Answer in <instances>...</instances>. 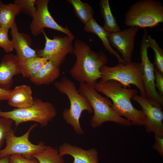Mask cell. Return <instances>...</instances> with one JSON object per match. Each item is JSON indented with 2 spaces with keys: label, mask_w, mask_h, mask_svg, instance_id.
<instances>
[{
  "label": "cell",
  "mask_w": 163,
  "mask_h": 163,
  "mask_svg": "<svg viewBox=\"0 0 163 163\" xmlns=\"http://www.w3.org/2000/svg\"><path fill=\"white\" fill-rule=\"evenodd\" d=\"M10 163H40L36 158H26L20 155H14L10 156Z\"/></svg>",
  "instance_id": "cell-30"
},
{
  "label": "cell",
  "mask_w": 163,
  "mask_h": 163,
  "mask_svg": "<svg viewBox=\"0 0 163 163\" xmlns=\"http://www.w3.org/2000/svg\"><path fill=\"white\" fill-rule=\"evenodd\" d=\"M54 87L61 93L66 95L70 103L69 108L65 109L62 113L66 123L73 128L75 133L82 135L84 133L80 123L82 113L87 111L90 114L93 113L91 106L87 99L80 94L75 83L65 76L59 81L54 83Z\"/></svg>",
  "instance_id": "cell-4"
},
{
  "label": "cell",
  "mask_w": 163,
  "mask_h": 163,
  "mask_svg": "<svg viewBox=\"0 0 163 163\" xmlns=\"http://www.w3.org/2000/svg\"><path fill=\"white\" fill-rule=\"evenodd\" d=\"M35 0H15L14 3L19 8L21 12L33 17L37 8L35 6Z\"/></svg>",
  "instance_id": "cell-26"
},
{
  "label": "cell",
  "mask_w": 163,
  "mask_h": 163,
  "mask_svg": "<svg viewBox=\"0 0 163 163\" xmlns=\"http://www.w3.org/2000/svg\"><path fill=\"white\" fill-rule=\"evenodd\" d=\"M1 27V24H0V28Z\"/></svg>",
  "instance_id": "cell-34"
},
{
  "label": "cell",
  "mask_w": 163,
  "mask_h": 163,
  "mask_svg": "<svg viewBox=\"0 0 163 163\" xmlns=\"http://www.w3.org/2000/svg\"><path fill=\"white\" fill-rule=\"evenodd\" d=\"M155 142L153 148L158 152L162 156H163V136L155 135Z\"/></svg>",
  "instance_id": "cell-31"
},
{
  "label": "cell",
  "mask_w": 163,
  "mask_h": 163,
  "mask_svg": "<svg viewBox=\"0 0 163 163\" xmlns=\"http://www.w3.org/2000/svg\"><path fill=\"white\" fill-rule=\"evenodd\" d=\"M10 29L11 43L14 49L16 51V55L18 60L23 62L30 58L38 57L36 51L30 47V38L19 31L15 21Z\"/></svg>",
  "instance_id": "cell-14"
},
{
  "label": "cell",
  "mask_w": 163,
  "mask_h": 163,
  "mask_svg": "<svg viewBox=\"0 0 163 163\" xmlns=\"http://www.w3.org/2000/svg\"><path fill=\"white\" fill-rule=\"evenodd\" d=\"M37 125V123L32 125L25 133L19 136H16L14 130L11 129L5 138L6 145L0 150V158L14 155H20L28 159L34 158V155L46 146L43 142L34 144L29 140L31 132Z\"/></svg>",
  "instance_id": "cell-8"
},
{
  "label": "cell",
  "mask_w": 163,
  "mask_h": 163,
  "mask_svg": "<svg viewBox=\"0 0 163 163\" xmlns=\"http://www.w3.org/2000/svg\"><path fill=\"white\" fill-rule=\"evenodd\" d=\"M60 155L63 156L69 155L74 159L72 163H99L98 152L94 148L88 149L64 142L58 149Z\"/></svg>",
  "instance_id": "cell-16"
},
{
  "label": "cell",
  "mask_w": 163,
  "mask_h": 163,
  "mask_svg": "<svg viewBox=\"0 0 163 163\" xmlns=\"http://www.w3.org/2000/svg\"><path fill=\"white\" fill-rule=\"evenodd\" d=\"M73 47L76 59L69 71L71 76L80 83L96 84L101 78V68L107 62L106 56L102 51H93L80 40H75Z\"/></svg>",
  "instance_id": "cell-2"
},
{
  "label": "cell",
  "mask_w": 163,
  "mask_h": 163,
  "mask_svg": "<svg viewBox=\"0 0 163 163\" xmlns=\"http://www.w3.org/2000/svg\"><path fill=\"white\" fill-rule=\"evenodd\" d=\"M21 12L19 7L15 3L5 4L0 1V22L1 27L10 29L15 17Z\"/></svg>",
  "instance_id": "cell-21"
},
{
  "label": "cell",
  "mask_w": 163,
  "mask_h": 163,
  "mask_svg": "<svg viewBox=\"0 0 163 163\" xmlns=\"http://www.w3.org/2000/svg\"><path fill=\"white\" fill-rule=\"evenodd\" d=\"M58 149L50 146H46L42 151L35 155L34 158L40 163H65Z\"/></svg>",
  "instance_id": "cell-24"
},
{
  "label": "cell",
  "mask_w": 163,
  "mask_h": 163,
  "mask_svg": "<svg viewBox=\"0 0 163 163\" xmlns=\"http://www.w3.org/2000/svg\"><path fill=\"white\" fill-rule=\"evenodd\" d=\"M48 61L47 59L37 57L20 61V74L30 78L34 76Z\"/></svg>",
  "instance_id": "cell-22"
},
{
  "label": "cell",
  "mask_w": 163,
  "mask_h": 163,
  "mask_svg": "<svg viewBox=\"0 0 163 163\" xmlns=\"http://www.w3.org/2000/svg\"><path fill=\"white\" fill-rule=\"evenodd\" d=\"M95 84L81 83L78 89V92L88 100L93 109L94 114L90 120L91 126L95 128L107 122H114L121 126H131L130 121L120 116L113 110L111 100L98 92Z\"/></svg>",
  "instance_id": "cell-3"
},
{
  "label": "cell",
  "mask_w": 163,
  "mask_h": 163,
  "mask_svg": "<svg viewBox=\"0 0 163 163\" xmlns=\"http://www.w3.org/2000/svg\"><path fill=\"white\" fill-rule=\"evenodd\" d=\"M9 29L1 27L0 28V47L7 53L11 52L14 49L11 40L8 37Z\"/></svg>",
  "instance_id": "cell-28"
},
{
  "label": "cell",
  "mask_w": 163,
  "mask_h": 163,
  "mask_svg": "<svg viewBox=\"0 0 163 163\" xmlns=\"http://www.w3.org/2000/svg\"><path fill=\"white\" fill-rule=\"evenodd\" d=\"M148 34L147 29H144L140 50L141 60L140 64L145 97L163 106V98L159 94L155 87L154 65L150 62L148 56L149 47L146 41Z\"/></svg>",
  "instance_id": "cell-10"
},
{
  "label": "cell",
  "mask_w": 163,
  "mask_h": 163,
  "mask_svg": "<svg viewBox=\"0 0 163 163\" xmlns=\"http://www.w3.org/2000/svg\"><path fill=\"white\" fill-rule=\"evenodd\" d=\"M60 67L48 61L29 80L37 85L50 84L59 77L61 73Z\"/></svg>",
  "instance_id": "cell-18"
},
{
  "label": "cell",
  "mask_w": 163,
  "mask_h": 163,
  "mask_svg": "<svg viewBox=\"0 0 163 163\" xmlns=\"http://www.w3.org/2000/svg\"><path fill=\"white\" fill-rule=\"evenodd\" d=\"M132 99L139 104L145 115L143 126L146 132L163 136V106L141 95L136 94Z\"/></svg>",
  "instance_id": "cell-11"
},
{
  "label": "cell",
  "mask_w": 163,
  "mask_h": 163,
  "mask_svg": "<svg viewBox=\"0 0 163 163\" xmlns=\"http://www.w3.org/2000/svg\"><path fill=\"white\" fill-rule=\"evenodd\" d=\"M56 114V110L53 104L38 98H34L33 104L26 108H16L8 111L0 110V117L12 119L16 126L24 122L34 121L44 127L54 119Z\"/></svg>",
  "instance_id": "cell-6"
},
{
  "label": "cell",
  "mask_w": 163,
  "mask_h": 163,
  "mask_svg": "<svg viewBox=\"0 0 163 163\" xmlns=\"http://www.w3.org/2000/svg\"><path fill=\"white\" fill-rule=\"evenodd\" d=\"M42 33L45 39V45L43 49L38 50L37 52L38 56L46 58L53 64L60 67L66 55L73 53L74 36H55L50 39L44 30Z\"/></svg>",
  "instance_id": "cell-9"
},
{
  "label": "cell",
  "mask_w": 163,
  "mask_h": 163,
  "mask_svg": "<svg viewBox=\"0 0 163 163\" xmlns=\"http://www.w3.org/2000/svg\"><path fill=\"white\" fill-rule=\"evenodd\" d=\"M10 90H7L0 88V103L2 101L8 100Z\"/></svg>",
  "instance_id": "cell-32"
},
{
  "label": "cell",
  "mask_w": 163,
  "mask_h": 163,
  "mask_svg": "<svg viewBox=\"0 0 163 163\" xmlns=\"http://www.w3.org/2000/svg\"><path fill=\"white\" fill-rule=\"evenodd\" d=\"M100 71V80L116 81L128 88L133 85L139 89L141 95L145 97L140 63L132 62L128 64L118 63L113 67L105 65L101 67Z\"/></svg>",
  "instance_id": "cell-7"
},
{
  "label": "cell",
  "mask_w": 163,
  "mask_h": 163,
  "mask_svg": "<svg viewBox=\"0 0 163 163\" xmlns=\"http://www.w3.org/2000/svg\"><path fill=\"white\" fill-rule=\"evenodd\" d=\"M163 22V6L155 0H141L131 5L124 19L126 26L152 28Z\"/></svg>",
  "instance_id": "cell-5"
},
{
  "label": "cell",
  "mask_w": 163,
  "mask_h": 163,
  "mask_svg": "<svg viewBox=\"0 0 163 163\" xmlns=\"http://www.w3.org/2000/svg\"><path fill=\"white\" fill-rule=\"evenodd\" d=\"M155 81L156 88L158 93L163 98V74H162L155 67L154 68Z\"/></svg>",
  "instance_id": "cell-29"
},
{
  "label": "cell",
  "mask_w": 163,
  "mask_h": 163,
  "mask_svg": "<svg viewBox=\"0 0 163 163\" xmlns=\"http://www.w3.org/2000/svg\"><path fill=\"white\" fill-rule=\"evenodd\" d=\"M95 88L111 99L112 108L120 116L125 118L132 125L143 126L145 118L144 112L136 109L131 102L137 93L136 90L125 87L113 80H100L96 84Z\"/></svg>",
  "instance_id": "cell-1"
},
{
  "label": "cell",
  "mask_w": 163,
  "mask_h": 163,
  "mask_svg": "<svg viewBox=\"0 0 163 163\" xmlns=\"http://www.w3.org/2000/svg\"><path fill=\"white\" fill-rule=\"evenodd\" d=\"M49 0H35L37 9L33 16L30 28L32 34L37 36L42 33L45 28L61 32L67 35L74 36L67 27H63L54 20L48 8Z\"/></svg>",
  "instance_id": "cell-12"
},
{
  "label": "cell",
  "mask_w": 163,
  "mask_h": 163,
  "mask_svg": "<svg viewBox=\"0 0 163 163\" xmlns=\"http://www.w3.org/2000/svg\"><path fill=\"white\" fill-rule=\"evenodd\" d=\"M72 5L76 16L85 24L94 18V13L92 7L80 0H67Z\"/></svg>",
  "instance_id": "cell-23"
},
{
  "label": "cell",
  "mask_w": 163,
  "mask_h": 163,
  "mask_svg": "<svg viewBox=\"0 0 163 163\" xmlns=\"http://www.w3.org/2000/svg\"><path fill=\"white\" fill-rule=\"evenodd\" d=\"M85 30L88 33L96 34L102 41L105 49L111 55L116 57L118 63L125 64L119 53L114 50L110 43L107 33L101 27L94 18L91 19L85 24Z\"/></svg>",
  "instance_id": "cell-19"
},
{
  "label": "cell",
  "mask_w": 163,
  "mask_h": 163,
  "mask_svg": "<svg viewBox=\"0 0 163 163\" xmlns=\"http://www.w3.org/2000/svg\"><path fill=\"white\" fill-rule=\"evenodd\" d=\"M0 163H10V156H6L0 158Z\"/></svg>",
  "instance_id": "cell-33"
},
{
  "label": "cell",
  "mask_w": 163,
  "mask_h": 163,
  "mask_svg": "<svg viewBox=\"0 0 163 163\" xmlns=\"http://www.w3.org/2000/svg\"><path fill=\"white\" fill-rule=\"evenodd\" d=\"M140 28L136 27H129L118 32L108 35L110 43L121 55L125 64L132 62L135 39Z\"/></svg>",
  "instance_id": "cell-13"
},
{
  "label": "cell",
  "mask_w": 163,
  "mask_h": 163,
  "mask_svg": "<svg viewBox=\"0 0 163 163\" xmlns=\"http://www.w3.org/2000/svg\"><path fill=\"white\" fill-rule=\"evenodd\" d=\"M14 123V121L11 119L0 117V149L5 141L8 133L11 129Z\"/></svg>",
  "instance_id": "cell-27"
},
{
  "label": "cell",
  "mask_w": 163,
  "mask_h": 163,
  "mask_svg": "<svg viewBox=\"0 0 163 163\" xmlns=\"http://www.w3.org/2000/svg\"><path fill=\"white\" fill-rule=\"evenodd\" d=\"M20 74V61L16 55L12 54L5 55L0 63V88L10 90L13 77Z\"/></svg>",
  "instance_id": "cell-15"
},
{
  "label": "cell",
  "mask_w": 163,
  "mask_h": 163,
  "mask_svg": "<svg viewBox=\"0 0 163 163\" xmlns=\"http://www.w3.org/2000/svg\"><path fill=\"white\" fill-rule=\"evenodd\" d=\"M99 5L101 13L104 20V24L103 27L108 35L120 31V28L112 14L109 0H100Z\"/></svg>",
  "instance_id": "cell-20"
},
{
  "label": "cell",
  "mask_w": 163,
  "mask_h": 163,
  "mask_svg": "<svg viewBox=\"0 0 163 163\" xmlns=\"http://www.w3.org/2000/svg\"><path fill=\"white\" fill-rule=\"evenodd\" d=\"M146 41L149 47L152 48L155 53L154 63L155 67L163 74V50L156 40L148 34Z\"/></svg>",
  "instance_id": "cell-25"
},
{
  "label": "cell",
  "mask_w": 163,
  "mask_h": 163,
  "mask_svg": "<svg viewBox=\"0 0 163 163\" xmlns=\"http://www.w3.org/2000/svg\"><path fill=\"white\" fill-rule=\"evenodd\" d=\"M7 101L10 105L16 108H24L31 106L34 98L31 88L26 85L16 87L13 90H10Z\"/></svg>",
  "instance_id": "cell-17"
}]
</instances>
